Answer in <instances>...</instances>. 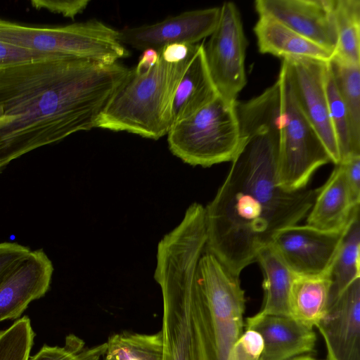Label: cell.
Instances as JSON below:
<instances>
[{
    "mask_svg": "<svg viewBox=\"0 0 360 360\" xmlns=\"http://www.w3.org/2000/svg\"><path fill=\"white\" fill-rule=\"evenodd\" d=\"M337 45L333 56L360 65V0H334Z\"/></svg>",
    "mask_w": 360,
    "mask_h": 360,
    "instance_id": "obj_25",
    "label": "cell"
},
{
    "mask_svg": "<svg viewBox=\"0 0 360 360\" xmlns=\"http://www.w3.org/2000/svg\"><path fill=\"white\" fill-rule=\"evenodd\" d=\"M288 360H319V359H316L315 357H314L313 356H311L309 354L300 355V356L290 359Z\"/></svg>",
    "mask_w": 360,
    "mask_h": 360,
    "instance_id": "obj_35",
    "label": "cell"
},
{
    "mask_svg": "<svg viewBox=\"0 0 360 360\" xmlns=\"http://www.w3.org/2000/svg\"><path fill=\"white\" fill-rule=\"evenodd\" d=\"M245 309V292L239 276L205 245L195 257L191 288L192 319L200 360H231L244 333Z\"/></svg>",
    "mask_w": 360,
    "mask_h": 360,
    "instance_id": "obj_3",
    "label": "cell"
},
{
    "mask_svg": "<svg viewBox=\"0 0 360 360\" xmlns=\"http://www.w3.org/2000/svg\"><path fill=\"white\" fill-rule=\"evenodd\" d=\"M339 162L343 166L346 179L353 195L360 201V154H352Z\"/></svg>",
    "mask_w": 360,
    "mask_h": 360,
    "instance_id": "obj_32",
    "label": "cell"
},
{
    "mask_svg": "<svg viewBox=\"0 0 360 360\" xmlns=\"http://www.w3.org/2000/svg\"><path fill=\"white\" fill-rule=\"evenodd\" d=\"M129 71L62 56L0 67V173L33 150L96 128Z\"/></svg>",
    "mask_w": 360,
    "mask_h": 360,
    "instance_id": "obj_2",
    "label": "cell"
},
{
    "mask_svg": "<svg viewBox=\"0 0 360 360\" xmlns=\"http://www.w3.org/2000/svg\"><path fill=\"white\" fill-rule=\"evenodd\" d=\"M53 266L42 249L31 250L0 284V322L17 319L49 290Z\"/></svg>",
    "mask_w": 360,
    "mask_h": 360,
    "instance_id": "obj_15",
    "label": "cell"
},
{
    "mask_svg": "<svg viewBox=\"0 0 360 360\" xmlns=\"http://www.w3.org/2000/svg\"><path fill=\"white\" fill-rule=\"evenodd\" d=\"M196 44H171L159 50L162 59L168 63H178L194 51Z\"/></svg>",
    "mask_w": 360,
    "mask_h": 360,
    "instance_id": "obj_33",
    "label": "cell"
},
{
    "mask_svg": "<svg viewBox=\"0 0 360 360\" xmlns=\"http://www.w3.org/2000/svg\"><path fill=\"white\" fill-rule=\"evenodd\" d=\"M218 96L206 63L204 44H196L174 97L172 127L193 115Z\"/></svg>",
    "mask_w": 360,
    "mask_h": 360,
    "instance_id": "obj_18",
    "label": "cell"
},
{
    "mask_svg": "<svg viewBox=\"0 0 360 360\" xmlns=\"http://www.w3.org/2000/svg\"><path fill=\"white\" fill-rule=\"evenodd\" d=\"M259 51L281 58H307L328 61L333 53L300 35L276 19L259 15L253 27Z\"/></svg>",
    "mask_w": 360,
    "mask_h": 360,
    "instance_id": "obj_19",
    "label": "cell"
},
{
    "mask_svg": "<svg viewBox=\"0 0 360 360\" xmlns=\"http://www.w3.org/2000/svg\"><path fill=\"white\" fill-rule=\"evenodd\" d=\"M245 330H253L262 340L258 360H288L314 351L316 335L290 316L256 314L246 319Z\"/></svg>",
    "mask_w": 360,
    "mask_h": 360,
    "instance_id": "obj_16",
    "label": "cell"
},
{
    "mask_svg": "<svg viewBox=\"0 0 360 360\" xmlns=\"http://www.w3.org/2000/svg\"><path fill=\"white\" fill-rule=\"evenodd\" d=\"M281 64L300 109L321 139L331 162L338 164L340 158L329 115L326 90L328 61L286 58L282 59Z\"/></svg>",
    "mask_w": 360,
    "mask_h": 360,
    "instance_id": "obj_10",
    "label": "cell"
},
{
    "mask_svg": "<svg viewBox=\"0 0 360 360\" xmlns=\"http://www.w3.org/2000/svg\"><path fill=\"white\" fill-rule=\"evenodd\" d=\"M169 150L184 162L207 167L231 162L240 146L235 103L219 96L167 133Z\"/></svg>",
    "mask_w": 360,
    "mask_h": 360,
    "instance_id": "obj_7",
    "label": "cell"
},
{
    "mask_svg": "<svg viewBox=\"0 0 360 360\" xmlns=\"http://www.w3.org/2000/svg\"><path fill=\"white\" fill-rule=\"evenodd\" d=\"M220 8L218 24L204 45L205 54L219 96L235 103L247 82L245 58L248 41L236 4L226 1Z\"/></svg>",
    "mask_w": 360,
    "mask_h": 360,
    "instance_id": "obj_9",
    "label": "cell"
},
{
    "mask_svg": "<svg viewBox=\"0 0 360 360\" xmlns=\"http://www.w3.org/2000/svg\"><path fill=\"white\" fill-rule=\"evenodd\" d=\"M89 0H32V7L37 10L46 9L51 13H59L64 17L74 19L87 7Z\"/></svg>",
    "mask_w": 360,
    "mask_h": 360,
    "instance_id": "obj_29",
    "label": "cell"
},
{
    "mask_svg": "<svg viewBox=\"0 0 360 360\" xmlns=\"http://www.w3.org/2000/svg\"><path fill=\"white\" fill-rule=\"evenodd\" d=\"M326 90L329 115L341 160L352 154L357 153H354L352 150L348 115L330 72L328 65L326 77Z\"/></svg>",
    "mask_w": 360,
    "mask_h": 360,
    "instance_id": "obj_26",
    "label": "cell"
},
{
    "mask_svg": "<svg viewBox=\"0 0 360 360\" xmlns=\"http://www.w3.org/2000/svg\"><path fill=\"white\" fill-rule=\"evenodd\" d=\"M0 42L36 52L104 63L129 56L119 31L97 20L63 26H29L0 18Z\"/></svg>",
    "mask_w": 360,
    "mask_h": 360,
    "instance_id": "obj_6",
    "label": "cell"
},
{
    "mask_svg": "<svg viewBox=\"0 0 360 360\" xmlns=\"http://www.w3.org/2000/svg\"><path fill=\"white\" fill-rule=\"evenodd\" d=\"M328 68L348 115L352 150L360 154V65L333 56Z\"/></svg>",
    "mask_w": 360,
    "mask_h": 360,
    "instance_id": "obj_22",
    "label": "cell"
},
{
    "mask_svg": "<svg viewBox=\"0 0 360 360\" xmlns=\"http://www.w3.org/2000/svg\"><path fill=\"white\" fill-rule=\"evenodd\" d=\"M195 245L176 237L158 243L154 278L162 295L164 360H200L192 319L191 288Z\"/></svg>",
    "mask_w": 360,
    "mask_h": 360,
    "instance_id": "obj_5",
    "label": "cell"
},
{
    "mask_svg": "<svg viewBox=\"0 0 360 360\" xmlns=\"http://www.w3.org/2000/svg\"><path fill=\"white\" fill-rule=\"evenodd\" d=\"M221 8L186 11L162 21L119 31L121 43L144 51H159L171 44H195L210 37L215 30L220 17Z\"/></svg>",
    "mask_w": 360,
    "mask_h": 360,
    "instance_id": "obj_12",
    "label": "cell"
},
{
    "mask_svg": "<svg viewBox=\"0 0 360 360\" xmlns=\"http://www.w3.org/2000/svg\"><path fill=\"white\" fill-rule=\"evenodd\" d=\"M316 327L324 340L327 360H360V278L328 304Z\"/></svg>",
    "mask_w": 360,
    "mask_h": 360,
    "instance_id": "obj_14",
    "label": "cell"
},
{
    "mask_svg": "<svg viewBox=\"0 0 360 360\" xmlns=\"http://www.w3.org/2000/svg\"><path fill=\"white\" fill-rule=\"evenodd\" d=\"M331 289L328 304L354 281L360 278L359 214L349 224L329 269Z\"/></svg>",
    "mask_w": 360,
    "mask_h": 360,
    "instance_id": "obj_23",
    "label": "cell"
},
{
    "mask_svg": "<svg viewBox=\"0 0 360 360\" xmlns=\"http://www.w3.org/2000/svg\"><path fill=\"white\" fill-rule=\"evenodd\" d=\"M159 51L153 49H145L133 69L137 73H143L150 70L158 62Z\"/></svg>",
    "mask_w": 360,
    "mask_h": 360,
    "instance_id": "obj_34",
    "label": "cell"
},
{
    "mask_svg": "<svg viewBox=\"0 0 360 360\" xmlns=\"http://www.w3.org/2000/svg\"><path fill=\"white\" fill-rule=\"evenodd\" d=\"M277 81L281 109L277 181L283 189L297 191L306 188L314 172L331 159L297 103L282 64Z\"/></svg>",
    "mask_w": 360,
    "mask_h": 360,
    "instance_id": "obj_8",
    "label": "cell"
},
{
    "mask_svg": "<svg viewBox=\"0 0 360 360\" xmlns=\"http://www.w3.org/2000/svg\"><path fill=\"white\" fill-rule=\"evenodd\" d=\"M348 226L330 231L295 224L277 231L269 245L296 275H321L329 271Z\"/></svg>",
    "mask_w": 360,
    "mask_h": 360,
    "instance_id": "obj_11",
    "label": "cell"
},
{
    "mask_svg": "<svg viewBox=\"0 0 360 360\" xmlns=\"http://www.w3.org/2000/svg\"><path fill=\"white\" fill-rule=\"evenodd\" d=\"M34 336L27 316L15 321L0 332V360H29Z\"/></svg>",
    "mask_w": 360,
    "mask_h": 360,
    "instance_id": "obj_27",
    "label": "cell"
},
{
    "mask_svg": "<svg viewBox=\"0 0 360 360\" xmlns=\"http://www.w3.org/2000/svg\"><path fill=\"white\" fill-rule=\"evenodd\" d=\"M105 350V342L92 348L85 347L84 342L74 335L66 337L64 347H51L44 345L29 360H99Z\"/></svg>",
    "mask_w": 360,
    "mask_h": 360,
    "instance_id": "obj_28",
    "label": "cell"
},
{
    "mask_svg": "<svg viewBox=\"0 0 360 360\" xmlns=\"http://www.w3.org/2000/svg\"><path fill=\"white\" fill-rule=\"evenodd\" d=\"M258 15L271 16L334 54V0H257Z\"/></svg>",
    "mask_w": 360,
    "mask_h": 360,
    "instance_id": "obj_13",
    "label": "cell"
},
{
    "mask_svg": "<svg viewBox=\"0 0 360 360\" xmlns=\"http://www.w3.org/2000/svg\"><path fill=\"white\" fill-rule=\"evenodd\" d=\"M331 280L329 271L316 276L296 275L289 295V314L310 328L324 316L329 303Z\"/></svg>",
    "mask_w": 360,
    "mask_h": 360,
    "instance_id": "obj_20",
    "label": "cell"
},
{
    "mask_svg": "<svg viewBox=\"0 0 360 360\" xmlns=\"http://www.w3.org/2000/svg\"><path fill=\"white\" fill-rule=\"evenodd\" d=\"M356 199L346 179L342 165H335L326 182L319 188L307 216V224L330 231H340L359 214Z\"/></svg>",
    "mask_w": 360,
    "mask_h": 360,
    "instance_id": "obj_17",
    "label": "cell"
},
{
    "mask_svg": "<svg viewBox=\"0 0 360 360\" xmlns=\"http://www.w3.org/2000/svg\"><path fill=\"white\" fill-rule=\"evenodd\" d=\"M235 110L240 149L205 213L207 249L240 276L277 231L307 217L319 188L287 191L278 184L281 109L277 84L248 101H236Z\"/></svg>",
    "mask_w": 360,
    "mask_h": 360,
    "instance_id": "obj_1",
    "label": "cell"
},
{
    "mask_svg": "<svg viewBox=\"0 0 360 360\" xmlns=\"http://www.w3.org/2000/svg\"><path fill=\"white\" fill-rule=\"evenodd\" d=\"M30 251L29 247L15 242L0 243V284Z\"/></svg>",
    "mask_w": 360,
    "mask_h": 360,
    "instance_id": "obj_30",
    "label": "cell"
},
{
    "mask_svg": "<svg viewBox=\"0 0 360 360\" xmlns=\"http://www.w3.org/2000/svg\"><path fill=\"white\" fill-rule=\"evenodd\" d=\"M256 261L263 274V303L259 313L290 316V291L295 276L273 248L269 245L257 254Z\"/></svg>",
    "mask_w": 360,
    "mask_h": 360,
    "instance_id": "obj_21",
    "label": "cell"
},
{
    "mask_svg": "<svg viewBox=\"0 0 360 360\" xmlns=\"http://www.w3.org/2000/svg\"><path fill=\"white\" fill-rule=\"evenodd\" d=\"M60 56H61L36 52L0 42V67L40 58Z\"/></svg>",
    "mask_w": 360,
    "mask_h": 360,
    "instance_id": "obj_31",
    "label": "cell"
},
{
    "mask_svg": "<svg viewBox=\"0 0 360 360\" xmlns=\"http://www.w3.org/2000/svg\"><path fill=\"white\" fill-rule=\"evenodd\" d=\"M103 360H164L162 332L112 334L105 342Z\"/></svg>",
    "mask_w": 360,
    "mask_h": 360,
    "instance_id": "obj_24",
    "label": "cell"
},
{
    "mask_svg": "<svg viewBox=\"0 0 360 360\" xmlns=\"http://www.w3.org/2000/svg\"><path fill=\"white\" fill-rule=\"evenodd\" d=\"M193 52L174 64L165 62L159 52L158 62L148 71L137 73L129 69L101 114L96 128L155 140L167 134L176 90Z\"/></svg>",
    "mask_w": 360,
    "mask_h": 360,
    "instance_id": "obj_4",
    "label": "cell"
}]
</instances>
